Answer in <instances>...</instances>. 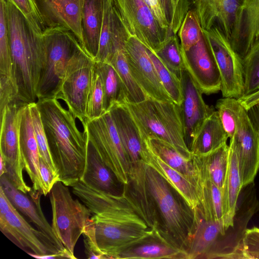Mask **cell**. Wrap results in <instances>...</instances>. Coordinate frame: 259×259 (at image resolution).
Returning a JSON list of instances; mask_svg holds the SVG:
<instances>
[{
	"label": "cell",
	"mask_w": 259,
	"mask_h": 259,
	"mask_svg": "<svg viewBox=\"0 0 259 259\" xmlns=\"http://www.w3.org/2000/svg\"><path fill=\"white\" fill-rule=\"evenodd\" d=\"M34 1L47 28L68 29L83 49L82 18L84 0Z\"/></svg>",
	"instance_id": "cell-19"
},
{
	"label": "cell",
	"mask_w": 259,
	"mask_h": 259,
	"mask_svg": "<svg viewBox=\"0 0 259 259\" xmlns=\"http://www.w3.org/2000/svg\"><path fill=\"white\" fill-rule=\"evenodd\" d=\"M143 139L154 153L195 184L197 174L192 159L186 158L172 145L162 140L154 137H147Z\"/></svg>",
	"instance_id": "cell-34"
},
{
	"label": "cell",
	"mask_w": 259,
	"mask_h": 259,
	"mask_svg": "<svg viewBox=\"0 0 259 259\" xmlns=\"http://www.w3.org/2000/svg\"><path fill=\"white\" fill-rule=\"evenodd\" d=\"M20 144L25 170L32 183V189L42 194L39 174L40 156L29 104L24 107L20 126Z\"/></svg>",
	"instance_id": "cell-26"
},
{
	"label": "cell",
	"mask_w": 259,
	"mask_h": 259,
	"mask_svg": "<svg viewBox=\"0 0 259 259\" xmlns=\"http://www.w3.org/2000/svg\"><path fill=\"white\" fill-rule=\"evenodd\" d=\"M30 256L38 259H55V258H64L65 256L60 254H51L45 255H38L31 253H28Z\"/></svg>",
	"instance_id": "cell-55"
},
{
	"label": "cell",
	"mask_w": 259,
	"mask_h": 259,
	"mask_svg": "<svg viewBox=\"0 0 259 259\" xmlns=\"http://www.w3.org/2000/svg\"><path fill=\"white\" fill-rule=\"evenodd\" d=\"M241 106L235 98L223 97L216 102L215 107L219 117L230 139L236 132Z\"/></svg>",
	"instance_id": "cell-40"
},
{
	"label": "cell",
	"mask_w": 259,
	"mask_h": 259,
	"mask_svg": "<svg viewBox=\"0 0 259 259\" xmlns=\"http://www.w3.org/2000/svg\"><path fill=\"white\" fill-rule=\"evenodd\" d=\"M39 174L42 185V195L49 194L54 184L60 181L59 178L55 176L46 163L40 158Z\"/></svg>",
	"instance_id": "cell-50"
},
{
	"label": "cell",
	"mask_w": 259,
	"mask_h": 259,
	"mask_svg": "<svg viewBox=\"0 0 259 259\" xmlns=\"http://www.w3.org/2000/svg\"><path fill=\"white\" fill-rule=\"evenodd\" d=\"M217 65L221 80L223 97L238 99L244 90L242 59L232 48L230 40L218 28L202 30Z\"/></svg>",
	"instance_id": "cell-10"
},
{
	"label": "cell",
	"mask_w": 259,
	"mask_h": 259,
	"mask_svg": "<svg viewBox=\"0 0 259 259\" xmlns=\"http://www.w3.org/2000/svg\"><path fill=\"white\" fill-rule=\"evenodd\" d=\"M121 21L128 35L156 52L173 33L162 28L143 0H114Z\"/></svg>",
	"instance_id": "cell-13"
},
{
	"label": "cell",
	"mask_w": 259,
	"mask_h": 259,
	"mask_svg": "<svg viewBox=\"0 0 259 259\" xmlns=\"http://www.w3.org/2000/svg\"><path fill=\"white\" fill-rule=\"evenodd\" d=\"M238 161L239 171L244 187L253 182L259 169V135L242 105L236 132L230 139Z\"/></svg>",
	"instance_id": "cell-15"
},
{
	"label": "cell",
	"mask_w": 259,
	"mask_h": 259,
	"mask_svg": "<svg viewBox=\"0 0 259 259\" xmlns=\"http://www.w3.org/2000/svg\"><path fill=\"white\" fill-rule=\"evenodd\" d=\"M181 82L183 101L179 106L185 141L190 150L192 141L201 125L215 110L205 103L202 93L185 68L182 72Z\"/></svg>",
	"instance_id": "cell-18"
},
{
	"label": "cell",
	"mask_w": 259,
	"mask_h": 259,
	"mask_svg": "<svg viewBox=\"0 0 259 259\" xmlns=\"http://www.w3.org/2000/svg\"><path fill=\"white\" fill-rule=\"evenodd\" d=\"M160 1L170 27L173 15L172 0H160Z\"/></svg>",
	"instance_id": "cell-54"
},
{
	"label": "cell",
	"mask_w": 259,
	"mask_h": 259,
	"mask_svg": "<svg viewBox=\"0 0 259 259\" xmlns=\"http://www.w3.org/2000/svg\"><path fill=\"white\" fill-rule=\"evenodd\" d=\"M81 201L93 214L97 245L105 259H116L123 250L155 232L124 190L116 195L90 189Z\"/></svg>",
	"instance_id": "cell-1"
},
{
	"label": "cell",
	"mask_w": 259,
	"mask_h": 259,
	"mask_svg": "<svg viewBox=\"0 0 259 259\" xmlns=\"http://www.w3.org/2000/svg\"><path fill=\"white\" fill-rule=\"evenodd\" d=\"M185 258V253L160 234L152 235L126 248L116 259Z\"/></svg>",
	"instance_id": "cell-30"
},
{
	"label": "cell",
	"mask_w": 259,
	"mask_h": 259,
	"mask_svg": "<svg viewBox=\"0 0 259 259\" xmlns=\"http://www.w3.org/2000/svg\"><path fill=\"white\" fill-rule=\"evenodd\" d=\"M147 51L165 91L172 101L180 105L183 101L181 80L164 65L153 51L147 48Z\"/></svg>",
	"instance_id": "cell-41"
},
{
	"label": "cell",
	"mask_w": 259,
	"mask_h": 259,
	"mask_svg": "<svg viewBox=\"0 0 259 259\" xmlns=\"http://www.w3.org/2000/svg\"><path fill=\"white\" fill-rule=\"evenodd\" d=\"M242 258L259 259V228L246 229L240 246Z\"/></svg>",
	"instance_id": "cell-47"
},
{
	"label": "cell",
	"mask_w": 259,
	"mask_h": 259,
	"mask_svg": "<svg viewBox=\"0 0 259 259\" xmlns=\"http://www.w3.org/2000/svg\"><path fill=\"white\" fill-rule=\"evenodd\" d=\"M0 187L12 205L19 212L27 217L38 230L46 235L61 251L69 255L72 259L76 258L70 254L58 240L51 225L44 216L40 203V196L42 194L40 192H35L32 189L29 193L31 198H29L26 194L16 188L5 175L0 176Z\"/></svg>",
	"instance_id": "cell-20"
},
{
	"label": "cell",
	"mask_w": 259,
	"mask_h": 259,
	"mask_svg": "<svg viewBox=\"0 0 259 259\" xmlns=\"http://www.w3.org/2000/svg\"><path fill=\"white\" fill-rule=\"evenodd\" d=\"M95 65L102 82L105 112L108 111L115 104L126 102L125 89L118 73L112 65L108 62L95 61Z\"/></svg>",
	"instance_id": "cell-35"
},
{
	"label": "cell",
	"mask_w": 259,
	"mask_h": 259,
	"mask_svg": "<svg viewBox=\"0 0 259 259\" xmlns=\"http://www.w3.org/2000/svg\"><path fill=\"white\" fill-rule=\"evenodd\" d=\"M247 110L259 103V89L247 96L237 99Z\"/></svg>",
	"instance_id": "cell-52"
},
{
	"label": "cell",
	"mask_w": 259,
	"mask_h": 259,
	"mask_svg": "<svg viewBox=\"0 0 259 259\" xmlns=\"http://www.w3.org/2000/svg\"><path fill=\"white\" fill-rule=\"evenodd\" d=\"M7 4L13 77L18 90V100L26 104L36 103L43 53L42 35L35 32L10 0H7Z\"/></svg>",
	"instance_id": "cell-3"
},
{
	"label": "cell",
	"mask_w": 259,
	"mask_h": 259,
	"mask_svg": "<svg viewBox=\"0 0 259 259\" xmlns=\"http://www.w3.org/2000/svg\"><path fill=\"white\" fill-rule=\"evenodd\" d=\"M0 230L9 239L27 253L60 254L65 258H71L55 245L42 232L31 227L11 202L8 211L0 213Z\"/></svg>",
	"instance_id": "cell-14"
},
{
	"label": "cell",
	"mask_w": 259,
	"mask_h": 259,
	"mask_svg": "<svg viewBox=\"0 0 259 259\" xmlns=\"http://www.w3.org/2000/svg\"><path fill=\"white\" fill-rule=\"evenodd\" d=\"M192 160L197 174L195 185L200 213L206 220L223 222V191L209 179L200 157L192 155Z\"/></svg>",
	"instance_id": "cell-27"
},
{
	"label": "cell",
	"mask_w": 259,
	"mask_h": 259,
	"mask_svg": "<svg viewBox=\"0 0 259 259\" xmlns=\"http://www.w3.org/2000/svg\"><path fill=\"white\" fill-rule=\"evenodd\" d=\"M143 1L150 9L160 26L162 28L171 32L160 0H143Z\"/></svg>",
	"instance_id": "cell-51"
},
{
	"label": "cell",
	"mask_w": 259,
	"mask_h": 259,
	"mask_svg": "<svg viewBox=\"0 0 259 259\" xmlns=\"http://www.w3.org/2000/svg\"><path fill=\"white\" fill-rule=\"evenodd\" d=\"M229 147V168L223 191V222L226 231L233 226L238 197L243 188L236 152L231 144Z\"/></svg>",
	"instance_id": "cell-32"
},
{
	"label": "cell",
	"mask_w": 259,
	"mask_h": 259,
	"mask_svg": "<svg viewBox=\"0 0 259 259\" xmlns=\"http://www.w3.org/2000/svg\"><path fill=\"white\" fill-rule=\"evenodd\" d=\"M36 104L60 181L71 187L80 180L85 168L87 128L79 129L78 117L59 99L39 100Z\"/></svg>",
	"instance_id": "cell-2"
},
{
	"label": "cell",
	"mask_w": 259,
	"mask_h": 259,
	"mask_svg": "<svg viewBox=\"0 0 259 259\" xmlns=\"http://www.w3.org/2000/svg\"><path fill=\"white\" fill-rule=\"evenodd\" d=\"M95 61L83 49L69 61L60 91L56 99L63 101L78 118L84 123L87 98L91 87Z\"/></svg>",
	"instance_id": "cell-11"
},
{
	"label": "cell",
	"mask_w": 259,
	"mask_h": 259,
	"mask_svg": "<svg viewBox=\"0 0 259 259\" xmlns=\"http://www.w3.org/2000/svg\"><path fill=\"white\" fill-rule=\"evenodd\" d=\"M242 62L244 77L243 97L259 89V40L252 46Z\"/></svg>",
	"instance_id": "cell-42"
},
{
	"label": "cell",
	"mask_w": 259,
	"mask_h": 259,
	"mask_svg": "<svg viewBox=\"0 0 259 259\" xmlns=\"http://www.w3.org/2000/svg\"><path fill=\"white\" fill-rule=\"evenodd\" d=\"M124 104L128 108L142 138L154 137L172 145L186 158L192 155L184 137L179 106L173 101L164 102L148 97L144 101Z\"/></svg>",
	"instance_id": "cell-5"
},
{
	"label": "cell",
	"mask_w": 259,
	"mask_h": 259,
	"mask_svg": "<svg viewBox=\"0 0 259 259\" xmlns=\"http://www.w3.org/2000/svg\"><path fill=\"white\" fill-rule=\"evenodd\" d=\"M23 14L33 30L42 35L47 27L34 0H10Z\"/></svg>",
	"instance_id": "cell-46"
},
{
	"label": "cell",
	"mask_w": 259,
	"mask_h": 259,
	"mask_svg": "<svg viewBox=\"0 0 259 259\" xmlns=\"http://www.w3.org/2000/svg\"><path fill=\"white\" fill-rule=\"evenodd\" d=\"M49 194L53 231L65 248L75 257V246L92 213L85 204L73 198L68 186L61 181L54 184Z\"/></svg>",
	"instance_id": "cell-7"
},
{
	"label": "cell",
	"mask_w": 259,
	"mask_h": 259,
	"mask_svg": "<svg viewBox=\"0 0 259 259\" xmlns=\"http://www.w3.org/2000/svg\"><path fill=\"white\" fill-rule=\"evenodd\" d=\"M199 156L209 179L223 191L229 164V145L225 144L207 155Z\"/></svg>",
	"instance_id": "cell-37"
},
{
	"label": "cell",
	"mask_w": 259,
	"mask_h": 259,
	"mask_svg": "<svg viewBox=\"0 0 259 259\" xmlns=\"http://www.w3.org/2000/svg\"><path fill=\"white\" fill-rule=\"evenodd\" d=\"M80 181L91 188L108 194L117 195L123 192L119 186L122 184L102 160L89 139L85 168Z\"/></svg>",
	"instance_id": "cell-28"
},
{
	"label": "cell",
	"mask_w": 259,
	"mask_h": 259,
	"mask_svg": "<svg viewBox=\"0 0 259 259\" xmlns=\"http://www.w3.org/2000/svg\"><path fill=\"white\" fill-rule=\"evenodd\" d=\"M228 138L215 110L201 125L192 141L190 150L192 155H206L227 144Z\"/></svg>",
	"instance_id": "cell-31"
},
{
	"label": "cell",
	"mask_w": 259,
	"mask_h": 259,
	"mask_svg": "<svg viewBox=\"0 0 259 259\" xmlns=\"http://www.w3.org/2000/svg\"><path fill=\"white\" fill-rule=\"evenodd\" d=\"M26 105L14 102L6 106L0 114L1 155L7 170L5 175L16 188L26 194L32 188L26 184L23 176L25 166L20 148V126L22 110Z\"/></svg>",
	"instance_id": "cell-8"
},
{
	"label": "cell",
	"mask_w": 259,
	"mask_h": 259,
	"mask_svg": "<svg viewBox=\"0 0 259 259\" xmlns=\"http://www.w3.org/2000/svg\"><path fill=\"white\" fill-rule=\"evenodd\" d=\"M42 38L43 53L36 91L37 101L55 98L69 61L83 49L74 33L64 27L47 28Z\"/></svg>",
	"instance_id": "cell-6"
},
{
	"label": "cell",
	"mask_w": 259,
	"mask_h": 259,
	"mask_svg": "<svg viewBox=\"0 0 259 259\" xmlns=\"http://www.w3.org/2000/svg\"><path fill=\"white\" fill-rule=\"evenodd\" d=\"M132 167L142 160L145 142L128 108L116 103L109 110Z\"/></svg>",
	"instance_id": "cell-24"
},
{
	"label": "cell",
	"mask_w": 259,
	"mask_h": 259,
	"mask_svg": "<svg viewBox=\"0 0 259 259\" xmlns=\"http://www.w3.org/2000/svg\"><path fill=\"white\" fill-rule=\"evenodd\" d=\"M248 115L259 135V103L247 110Z\"/></svg>",
	"instance_id": "cell-53"
},
{
	"label": "cell",
	"mask_w": 259,
	"mask_h": 259,
	"mask_svg": "<svg viewBox=\"0 0 259 259\" xmlns=\"http://www.w3.org/2000/svg\"><path fill=\"white\" fill-rule=\"evenodd\" d=\"M83 236V242L85 253L88 258L105 259L101 254L98 248L96 237L94 221L91 218L88 221L82 234Z\"/></svg>",
	"instance_id": "cell-48"
},
{
	"label": "cell",
	"mask_w": 259,
	"mask_h": 259,
	"mask_svg": "<svg viewBox=\"0 0 259 259\" xmlns=\"http://www.w3.org/2000/svg\"><path fill=\"white\" fill-rule=\"evenodd\" d=\"M125 54L132 75L148 97L160 101H172L142 43L128 35L125 43Z\"/></svg>",
	"instance_id": "cell-16"
},
{
	"label": "cell",
	"mask_w": 259,
	"mask_h": 259,
	"mask_svg": "<svg viewBox=\"0 0 259 259\" xmlns=\"http://www.w3.org/2000/svg\"><path fill=\"white\" fill-rule=\"evenodd\" d=\"M103 19V0H84L82 24L83 49L92 58L96 57Z\"/></svg>",
	"instance_id": "cell-33"
},
{
	"label": "cell",
	"mask_w": 259,
	"mask_h": 259,
	"mask_svg": "<svg viewBox=\"0 0 259 259\" xmlns=\"http://www.w3.org/2000/svg\"><path fill=\"white\" fill-rule=\"evenodd\" d=\"M0 76L14 80L8 24L7 0H0Z\"/></svg>",
	"instance_id": "cell-39"
},
{
	"label": "cell",
	"mask_w": 259,
	"mask_h": 259,
	"mask_svg": "<svg viewBox=\"0 0 259 259\" xmlns=\"http://www.w3.org/2000/svg\"><path fill=\"white\" fill-rule=\"evenodd\" d=\"M242 0H191L202 30L216 26L230 40Z\"/></svg>",
	"instance_id": "cell-21"
},
{
	"label": "cell",
	"mask_w": 259,
	"mask_h": 259,
	"mask_svg": "<svg viewBox=\"0 0 259 259\" xmlns=\"http://www.w3.org/2000/svg\"><path fill=\"white\" fill-rule=\"evenodd\" d=\"M259 40V0H242L237 11L231 45L243 59Z\"/></svg>",
	"instance_id": "cell-22"
},
{
	"label": "cell",
	"mask_w": 259,
	"mask_h": 259,
	"mask_svg": "<svg viewBox=\"0 0 259 259\" xmlns=\"http://www.w3.org/2000/svg\"><path fill=\"white\" fill-rule=\"evenodd\" d=\"M86 117L91 120L101 116L104 108V92L101 77L94 63V72L86 105Z\"/></svg>",
	"instance_id": "cell-44"
},
{
	"label": "cell",
	"mask_w": 259,
	"mask_h": 259,
	"mask_svg": "<svg viewBox=\"0 0 259 259\" xmlns=\"http://www.w3.org/2000/svg\"><path fill=\"white\" fill-rule=\"evenodd\" d=\"M154 53L164 65L181 80L185 67L178 35L172 33L167 36L159 49Z\"/></svg>",
	"instance_id": "cell-38"
},
{
	"label": "cell",
	"mask_w": 259,
	"mask_h": 259,
	"mask_svg": "<svg viewBox=\"0 0 259 259\" xmlns=\"http://www.w3.org/2000/svg\"><path fill=\"white\" fill-rule=\"evenodd\" d=\"M142 160L158 172L180 195L194 213L199 209V202L195 183L190 179L169 166L146 145Z\"/></svg>",
	"instance_id": "cell-25"
},
{
	"label": "cell",
	"mask_w": 259,
	"mask_h": 259,
	"mask_svg": "<svg viewBox=\"0 0 259 259\" xmlns=\"http://www.w3.org/2000/svg\"><path fill=\"white\" fill-rule=\"evenodd\" d=\"M172 3L173 15L170 30L177 34L186 15L191 9V0H172Z\"/></svg>",
	"instance_id": "cell-49"
},
{
	"label": "cell",
	"mask_w": 259,
	"mask_h": 259,
	"mask_svg": "<svg viewBox=\"0 0 259 259\" xmlns=\"http://www.w3.org/2000/svg\"><path fill=\"white\" fill-rule=\"evenodd\" d=\"M118 73L126 94V102L137 103L148 97L134 78L129 68L124 49L117 51L109 61Z\"/></svg>",
	"instance_id": "cell-36"
},
{
	"label": "cell",
	"mask_w": 259,
	"mask_h": 259,
	"mask_svg": "<svg viewBox=\"0 0 259 259\" xmlns=\"http://www.w3.org/2000/svg\"><path fill=\"white\" fill-rule=\"evenodd\" d=\"M88 139L105 164L123 185L129 182L131 165L110 112L87 122Z\"/></svg>",
	"instance_id": "cell-9"
},
{
	"label": "cell",
	"mask_w": 259,
	"mask_h": 259,
	"mask_svg": "<svg viewBox=\"0 0 259 259\" xmlns=\"http://www.w3.org/2000/svg\"><path fill=\"white\" fill-rule=\"evenodd\" d=\"M144 168L147 188L155 204L161 234L185 252L194 228V212L158 172L145 162Z\"/></svg>",
	"instance_id": "cell-4"
},
{
	"label": "cell",
	"mask_w": 259,
	"mask_h": 259,
	"mask_svg": "<svg viewBox=\"0 0 259 259\" xmlns=\"http://www.w3.org/2000/svg\"><path fill=\"white\" fill-rule=\"evenodd\" d=\"M7 172L6 163L3 157L0 156V176L5 175Z\"/></svg>",
	"instance_id": "cell-56"
},
{
	"label": "cell",
	"mask_w": 259,
	"mask_h": 259,
	"mask_svg": "<svg viewBox=\"0 0 259 259\" xmlns=\"http://www.w3.org/2000/svg\"><path fill=\"white\" fill-rule=\"evenodd\" d=\"M225 231L223 222L206 220L200 210L195 213L193 230L185 250V259L202 258Z\"/></svg>",
	"instance_id": "cell-29"
},
{
	"label": "cell",
	"mask_w": 259,
	"mask_h": 259,
	"mask_svg": "<svg viewBox=\"0 0 259 259\" xmlns=\"http://www.w3.org/2000/svg\"><path fill=\"white\" fill-rule=\"evenodd\" d=\"M182 54L185 68L202 94L209 95L221 91L220 72L203 34L189 50L185 51L182 47Z\"/></svg>",
	"instance_id": "cell-17"
},
{
	"label": "cell",
	"mask_w": 259,
	"mask_h": 259,
	"mask_svg": "<svg viewBox=\"0 0 259 259\" xmlns=\"http://www.w3.org/2000/svg\"><path fill=\"white\" fill-rule=\"evenodd\" d=\"M259 210L254 182L242 188L233 220L225 234L220 236L202 258H241L240 246L248 222Z\"/></svg>",
	"instance_id": "cell-12"
},
{
	"label": "cell",
	"mask_w": 259,
	"mask_h": 259,
	"mask_svg": "<svg viewBox=\"0 0 259 259\" xmlns=\"http://www.w3.org/2000/svg\"><path fill=\"white\" fill-rule=\"evenodd\" d=\"M178 36L183 50H189L197 44L202 36L200 22L195 11L190 9L186 15L178 31Z\"/></svg>",
	"instance_id": "cell-45"
},
{
	"label": "cell",
	"mask_w": 259,
	"mask_h": 259,
	"mask_svg": "<svg viewBox=\"0 0 259 259\" xmlns=\"http://www.w3.org/2000/svg\"><path fill=\"white\" fill-rule=\"evenodd\" d=\"M29 105L35 136L39 150L40 158L46 163L54 175L59 178L50 153L46 134L36 102L29 104Z\"/></svg>",
	"instance_id": "cell-43"
},
{
	"label": "cell",
	"mask_w": 259,
	"mask_h": 259,
	"mask_svg": "<svg viewBox=\"0 0 259 259\" xmlns=\"http://www.w3.org/2000/svg\"><path fill=\"white\" fill-rule=\"evenodd\" d=\"M128 36L114 0H103V19L99 50L94 60L108 62L117 51L125 48Z\"/></svg>",
	"instance_id": "cell-23"
}]
</instances>
